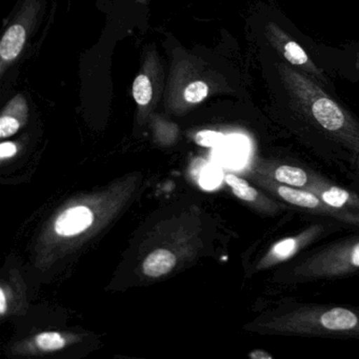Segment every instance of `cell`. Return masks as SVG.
<instances>
[{
	"mask_svg": "<svg viewBox=\"0 0 359 359\" xmlns=\"http://www.w3.org/2000/svg\"><path fill=\"white\" fill-rule=\"evenodd\" d=\"M93 222V214L86 207L67 210L58 216L55 231L62 236H74L89 228Z\"/></svg>",
	"mask_w": 359,
	"mask_h": 359,
	"instance_id": "obj_1",
	"label": "cell"
},
{
	"mask_svg": "<svg viewBox=\"0 0 359 359\" xmlns=\"http://www.w3.org/2000/svg\"><path fill=\"white\" fill-rule=\"evenodd\" d=\"M312 113L316 121L329 131H337L344 126V116L335 102L320 97L312 104Z\"/></svg>",
	"mask_w": 359,
	"mask_h": 359,
	"instance_id": "obj_2",
	"label": "cell"
},
{
	"mask_svg": "<svg viewBox=\"0 0 359 359\" xmlns=\"http://www.w3.org/2000/svg\"><path fill=\"white\" fill-rule=\"evenodd\" d=\"M176 257L169 250L159 249L152 252L144 262V274L149 277L163 276L175 266Z\"/></svg>",
	"mask_w": 359,
	"mask_h": 359,
	"instance_id": "obj_3",
	"label": "cell"
},
{
	"mask_svg": "<svg viewBox=\"0 0 359 359\" xmlns=\"http://www.w3.org/2000/svg\"><path fill=\"white\" fill-rule=\"evenodd\" d=\"M26 41V31L20 25L12 26L0 43V56L4 60H13L20 55Z\"/></svg>",
	"mask_w": 359,
	"mask_h": 359,
	"instance_id": "obj_4",
	"label": "cell"
},
{
	"mask_svg": "<svg viewBox=\"0 0 359 359\" xmlns=\"http://www.w3.org/2000/svg\"><path fill=\"white\" fill-rule=\"evenodd\" d=\"M321 325L332 331H344L353 329L358 323V318L354 313L346 309L335 308L325 313L320 317Z\"/></svg>",
	"mask_w": 359,
	"mask_h": 359,
	"instance_id": "obj_5",
	"label": "cell"
},
{
	"mask_svg": "<svg viewBox=\"0 0 359 359\" xmlns=\"http://www.w3.org/2000/svg\"><path fill=\"white\" fill-rule=\"evenodd\" d=\"M278 194L281 198L285 199L292 205H299L304 208H316L319 205V199L315 195L304 191L294 190L287 187L281 186L278 188Z\"/></svg>",
	"mask_w": 359,
	"mask_h": 359,
	"instance_id": "obj_6",
	"label": "cell"
},
{
	"mask_svg": "<svg viewBox=\"0 0 359 359\" xmlns=\"http://www.w3.org/2000/svg\"><path fill=\"white\" fill-rule=\"evenodd\" d=\"M275 178L279 182L294 187L304 186L308 180L306 172L302 171L299 168L291 167V165L279 167L275 172Z\"/></svg>",
	"mask_w": 359,
	"mask_h": 359,
	"instance_id": "obj_7",
	"label": "cell"
},
{
	"mask_svg": "<svg viewBox=\"0 0 359 359\" xmlns=\"http://www.w3.org/2000/svg\"><path fill=\"white\" fill-rule=\"evenodd\" d=\"M224 180H226V184L232 188L233 193L243 201H253L258 196L257 191L252 188L245 180H241L233 174H228Z\"/></svg>",
	"mask_w": 359,
	"mask_h": 359,
	"instance_id": "obj_8",
	"label": "cell"
},
{
	"mask_svg": "<svg viewBox=\"0 0 359 359\" xmlns=\"http://www.w3.org/2000/svg\"><path fill=\"white\" fill-rule=\"evenodd\" d=\"M152 85L146 75H140L133 83V96L140 106H147L152 100Z\"/></svg>",
	"mask_w": 359,
	"mask_h": 359,
	"instance_id": "obj_9",
	"label": "cell"
},
{
	"mask_svg": "<svg viewBox=\"0 0 359 359\" xmlns=\"http://www.w3.org/2000/svg\"><path fill=\"white\" fill-rule=\"evenodd\" d=\"M283 46V55L287 62L295 66H304L308 64L309 57L304 50L295 41H287L281 43Z\"/></svg>",
	"mask_w": 359,
	"mask_h": 359,
	"instance_id": "obj_10",
	"label": "cell"
},
{
	"mask_svg": "<svg viewBox=\"0 0 359 359\" xmlns=\"http://www.w3.org/2000/svg\"><path fill=\"white\" fill-rule=\"evenodd\" d=\"M36 344L41 350L56 351L64 348L66 342L60 334L55 332H45L37 336Z\"/></svg>",
	"mask_w": 359,
	"mask_h": 359,
	"instance_id": "obj_11",
	"label": "cell"
},
{
	"mask_svg": "<svg viewBox=\"0 0 359 359\" xmlns=\"http://www.w3.org/2000/svg\"><path fill=\"white\" fill-rule=\"evenodd\" d=\"M208 86L203 81H195L184 90V100L190 104H198L208 95Z\"/></svg>",
	"mask_w": 359,
	"mask_h": 359,
	"instance_id": "obj_12",
	"label": "cell"
},
{
	"mask_svg": "<svg viewBox=\"0 0 359 359\" xmlns=\"http://www.w3.org/2000/svg\"><path fill=\"white\" fill-rule=\"evenodd\" d=\"M195 140L199 146L216 148L224 142V136L222 133H218V132L203 130V131L198 132L196 134Z\"/></svg>",
	"mask_w": 359,
	"mask_h": 359,
	"instance_id": "obj_13",
	"label": "cell"
},
{
	"mask_svg": "<svg viewBox=\"0 0 359 359\" xmlns=\"http://www.w3.org/2000/svg\"><path fill=\"white\" fill-rule=\"evenodd\" d=\"M348 199V193L344 189L336 188V187L323 193V201L334 208L342 207Z\"/></svg>",
	"mask_w": 359,
	"mask_h": 359,
	"instance_id": "obj_14",
	"label": "cell"
},
{
	"mask_svg": "<svg viewBox=\"0 0 359 359\" xmlns=\"http://www.w3.org/2000/svg\"><path fill=\"white\" fill-rule=\"evenodd\" d=\"M296 241L294 238L283 239V241H279L278 243L274 245L273 248V254L275 257L279 258V259H285V258L289 257L291 254L295 251Z\"/></svg>",
	"mask_w": 359,
	"mask_h": 359,
	"instance_id": "obj_15",
	"label": "cell"
},
{
	"mask_svg": "<svg viewBox=\"0 0 359 359\" xmlns=\"http://www.w3.org/2000/svg\"><path fill=\"white\" fill-rule=\"evenodd\" d=\"M20 123L18 119L9 115H4L0 118V136L3 138L14 135L20 130Z\"/></svg>",
	"mask_w": 359,
	"mask_h": 359,
	"instance_id": "obj_16",
	"label": "cell"
},
{
	"mask_svg": "<svg viewBox=\"0 0 359 359\" xmlns=\"http://www.w3.org/2000/svg\"><path fill=\"white\" fill-rule=\"evenodd\" d=\"M201 186L205 187V188H213L216 184H218V182H220V177L218 178L217 172L214 171V170H208L205 174H201Z\"/></svg>",
	"mask_w": 359,
	"mask_h": 359,
	"instance_id": "obj_17",
	"label": "cell"
},
{
	"mask_svg": "<svg viewBox=\"0 0 359 359\" xmlns=\"http://www.w3.org/2000/svg\"><path fill=\"white\" fill-rule=\"evenodd\" d=\"M18 152V148L12 142H4L0 146V158L6 159L14 156Z\"/></svg>",
	"mask_w": 359,
	"mask_h": 359,
	"instance_id": "obj_18",
	"label": "cell"
},
{
	"mask_svg": "<svg viewBox=\"0 0 359 359\" xmlns=\"http://www.w3.org/2000/svg\"><path fill=\"white\" fill-rule=\"evenodd\" d=\"M250 357L253 359H272V356L269 353L262 350L254 351L250 354Z\"/></svg>",
	"mask_w": 359,
	"mask_h": 359,
	"instance_id": "obj_19",
	"label": "cell"
},
{
	"mask_svg": "<svg viewBox=\"0 0 359 359\" xmlns=\"http://www.w3.org/2000/svg\"><path fill=\"white\" fill-rule=\"evenodd\" d=\"M351 262H352L353 266H359V243H357L352 250V254H351Z\"/></svg>",
	"mask_w": 359,
	"mask_h": 359,
	"instance_id": "obj_20",
	"label": "cell"
},
{
	"mask_svg": "<svg viewBox=\"0 0 359 359\" xmlns=\"http://www.w3.org/2000/svg\"><path fill=\"white\" fill-rule=\"evenodd\" d=\"M6 311H7V299H6L4 290H0V314H5Z\"/></svg>",
	"mask_w": 359,
	"mask_h": 359,
	"instance_id": "obj_21",
	"label": "cell"
}]
</instances>
